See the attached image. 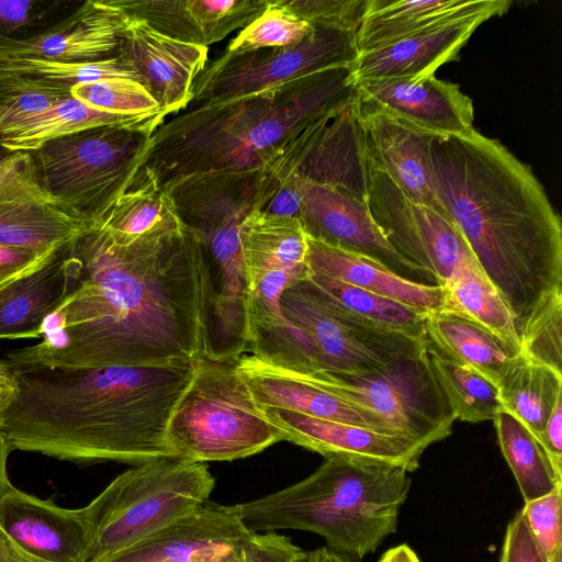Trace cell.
<instances>
[{"label":"cell","mask_w":562,"mask_h":562,"mask_svg":"<svg viewBox=\"0 0 562 562\" xmlns=\"http://www.w3.org/2000/svg\"><path fill=\"white\" fill-rule=\"evenodd\" d=\"M301 201L300 182L294 171H292L282 179L278 191L269 201L265 211L276 215L297 217Z\"/></svg>","instance_id":"50"},{"label":"cell","mask_w":562,"mask_h":562,"mask_svg":"<svg viewBox=\"0 0 562 562\" xmlns=\"http://www.w3.org/2000/svg\"><path fill=\"white\" fill-rule=\"evenodd\" d=\"M284 318L313 347L318 370L369 373L425 350L428 338L386 333L341 314L303 283L285 290L280 300Z\"/></svg>","instance_id":"11"},{"label":"cell","mask_w":562,"mask_h":562,"mask_svg":"<svg viewBox=\"0 0 562 562\" xmlns=\"http://www.w3.org/2000/svg\"><path fill=\"white\" fill-rule=\"evenodd\" d=\"M18 392L14 371L0 360V427Z\"/></svg>","instance_id":"51"},{"label":"cell","mask_w":562,"mask_h":562,"mask_svg":"<svg viewBox=\"0 0 562 562\" xmlns=\"http://www.w3.org/2000/svg\"><path fill=\"white\" fill-rule=\"evenodd\" d=\"M260 411L282 434L283 440L325 458H346L398 467L411 473L418 469L423 452L427 448L406 436L384 434L284 409Z\"/></svg>","instance_id":"16"},{"label":"cell","mask_w":562,"mask_h":562,"mask_svg":"<svg viewBox=\"0 0 562 562\" xmlns=\"http://www.w3.org/2000/svg\"><path fill=\"white\" fill-rule=\"evenodd\" d=\"M379 562H422L407 544H400L385 551Z\"/></svg>","instance_id":"54"},{"label":"cell","mask_w":562,"mask_h":562,"mask_svg":"<svg viewBox=\"0 0 562 562\" xmlns=\"http://www.w3.org/2000/svg\"><path fill=\"white\" fill-rule=\"evenodd\" d=\"M181 224L169 194L138 173L136 184L97 226L116 244L130 245L144 236L175 231Z\"/></svg>","instance_id":"35"},{"label":"cell","mask_w":562,"mask_h":562,"mask_svg":"<svg viewBox=\"0 0 562 562\" xmlns=\"http://www.w3.org/2000/svg\"><path fill=\"white\" fill-rule=\"evenodd\" d=\"M88 228L44 190L30 151L0 158V245L50 254Z\"/></svg>","instance_id":"13"},{"label":"cell","mask_w":562,"mask_h":562,"mask_svg":"<svg viewBox=\"0 0 562 562\" xmlns=\"http://www.w3.org/2000/svg\"><path fill=\"white\" fill-rule=\"evenodd\" d=\"M11 450L7 445L3 437L0 435V497L12 486L8 470L7 462Z\"/></svg>","instance_id":"55"},{"label":"cell","mask_w":562,"mask_h":562,"mask_svg":"<svg viewBox=\"0 0 562 562\" xmlns=\"http://www.w3.org/2000/svg\"><path fill=\"white\" fill-rule=\"evenodd\" d=\"M372 159L356 97L313 126L294 171L367 202Z\"/></svg>","instance_id":"17"},{"label":"cell","mask_w":562,"mask_h":562,"mask_svg":"<svg viewBox=\"0 0 562 562\" xmlns=\"http://www.w3.org/2000/svg\"><path fill=\"white\" fill-rule=\"evenodd\" d=\"M0 75L21 76L69 88L114 78L130 79L142 85L138 72L120 56L87 63L4 59L0 60Z\"/></svg>","instance_id":"38"},{"label":"cell","mask_w":562,"mask_h":562,"mask_svg":"<svg viewBox=\"0 0 562 562\" xmlns=\"http://www.w3.org/2000/svg\"><path fill=\"white\" fill-rule=\"evenodd\" d=\"M281 4L314 29L357 32L368 0H280Z\"/></svg>","instance_id":"45"},{"label":"cell","mask_w":562,"mask_h":562,"mask_svg":"<svg viewBox=\"0 0 562 562\" xmlns=\"http://www.w3.org/2000/svg\"><path fill=\"white\" fill-rule=\"evenodd\" d=\"M165 120L162 112L115 114L94 109L71 97L1 132L0 144L9 153L32 151L48 140L85 130L103 126L158 127Z\"/></svg>","instance_id":"30"},{"label":"cell","mask_w":562,"mask_h":562,"mask_svg":"<svg viewBox=\"0 0 562 562\" xmlns=\"http://www.w3.org/2000/svg\"><path fill=\"white\" fill-rule=\"evenodd\" d=\"M510 4L507 0H368L357 47L359 53L369 52L462 16L503 15Z\"/></svg>","instance_id":"27"},{"label":"cell","mask_w":562,"mask_h":562,"mask_svg":"<svg viewBox=\"0 0 562 562\" xmlns=\"http://www.w3.org/2000/svg\"><path fill=\"white\" fill-rule=\"evenodd\" d=\"M497 389L503 412L516 418L540 441L552 408L562 396V373L519 351Z\"/></svg>","instance_id":"34"},{"label":"cell","mask_w":562,"mask_h":562,"mask_svg":"<svg viewBox=\"0 0 562 562\" xmlns=\"http://www.w3.org/2000/svg\"><path fill=\"white\" fill-rule=\"evenodd\" d=\"M215 479L202 462L149 461L119 474L82 507L87 562H106L206 501Z\"/></svg>","instance_id":"6"},{"label":"cell","mask_w":562,"mask_h":562,"mask_svg":"<svg viewBox=\"0 0 562 562\" xmlns=\"http://www.w3.org/2000/svg\"><path fill=\"white\" fill-rule=\"evenodd\" d=\"M355 97L351 67H336L191 104L154 131L139 173L167 191L205 175L271 170L312 124Z\"/></svg>","instance_id":"4"},{"label":"cell","mask_w":562,"mask_h":562,"mask_svg":"<svg viewBox=\"0 0 562 562\" xmlns=\"http://www.w3.org/2000/svg\"><path fill=\"white\" fill-rule=\"evenodd\" d=\"M493 18L482 13L439 23L390 45L359 53L351 66L352 81L426 78L459 58L476 27Z\"/></svg>","instance_id":"25"},{"label":"cell","mask_w":562,"mask_h":562,"mask_svg":"<svg viewBox=\"0 0 562 562\" xmlns=\"http://www.w3.org/2000/svg\"><path fill=\"white\" fill-rule=\"evenodd\" d=\"M156 128L95 127L48 140L30 153L44 190L90 228L136 184Z\"/></svg>","instance_id":"7"},{"label":"cell","mask_w":562,"mask_h":562,"mask_svg":"<svg viewBox=\"0 0 562 562\" xmlns=\"http://www.w3.org/2000/svg\"><path fill=\"white\" fill-rule=\"evenodd\" d=\"M130 18L109 0H87L68 18L27 40L0 37V60L87 63L119 56Z\"/></svg>","instance_id":"20"},{"label":"cell","mask_w":562,"mask_h":562,"mask_svg":"<svg viewBox=\"0 0 562 562\" xmlns=\"http://www.w3.org/2000/svg\"><path fill=\"white\" fill-rule=\"evenodd\" d=\"M367 204L390 244L436 284L445 285L463 267L476 262L451 221L411 201L373 161Z\"/></svg>","instance_id":"12"},{"label":"cell","mask_w":562,"mask_h":562,"mask_svg":"<svg viewBox=\"0 0 562 562\" xmlns=\"http://www.w3.org/2000/svg\"><path fill=\"white\" fill-rule=\"evenodd\" d=\"M71 98V88L0 75V133Z\"/></svg>","instance_id":"40"},{"label":"cell","mask_w":562,"mask_h":562,"mask_svg":"<svg viewBox=\"0 0 562 562\" xmlns=\"http://www.w3.org/2000/svg\"><path fill=\"white\" fill-rule=\"evenodd\" d=\"M501 451L512 470L525 503L562 488V480L537 438L512 415L501 412L493 419Z\"/></svg>","instance_id":"36"},{"label":"cell","mask_w":562,"mask_h":562,"mask_svg":"<svg viewBox=\"0 0 562 562\" xmlns=\"http://www.w3.org/2000/svg\"><path fill=\"white\" fill-rule=\"evenodd\" d=\"M297 370L321 387L426 447L452 432L456 416L429 364L426 348L369 373Z\"/></svg>","instance_id":"9"},{"label":"cell","mask_w":562,"mask_h":562,"mask_svg":"<svg viewBox=\"0 0 562 562\" xmlns=\"http://www.w3.org/2000/svg\"><path fill=\"white\" fill-rule=\"evenodd\" d=\"M0 529L38 562H87L89 536L81 508L59 507L12 485L0 497Z\"/></svg>","instance_id":"21"},{"label":"cell","mask_w":562,"mask_h":562,"mask_svg":"<svg viewBox=\"0 0 562 562\" xmlns=\"http://www.w3.org/2000/svg\"><path fill=\"white\" fill-rule=\"evenodd\" d=\"M358 104L372 161L411 201L448 218L438 198L431 159V144L437 135L359 100Z\"/></svg>","instance_id":"23"},{"label":"cell","mask_w":562,"mask_h":562,"mask_svg":"<svg viewBox=\"0 0 562 562\" xmlns=\"http://www.w3.org/2000/svg\"><path fill=\"white\" fill-rule=\"evenodd\" d=\"M294 173L302 192L297 218L308 238L373 258L403 277L406 273L425 274L390 244L367 202Z\"/></svg>","instance_id":"15"},{"label":"cell","mask_w":562,"mask_h":562,"mask_svg":"<svg viewBox=\"0 0 562 562\" xmlns=\"http://www.w3.org/2000/svg\"><path fill=\"white\" fill-rule=\"evenodd\" d=\"M498 562H542L521 510L507 525Z\"/></svg>","instance_id":"47"},{"label":"cell","mask_w":562,"mask_h":562,"mask_svg":"<svg viewBox=\"0 0 562 562\" xmlns=\"http://www.w3.org/2000/svg\"><path fill=\"white\" fill-rule=\"evenodd\" d=\"M561 492L525 503L521 509L542 562H562Z\"/></svg>","instance_id":"44"},{"label":"cell","mask_w":562,"mask_h":562,"mask_svg":"<svg viewBox=\"0 0 562 562\" xmlns=\"http://www.w3.org/2000/svg\"><path fill=\"white\" fill-rule=\"evenodd\" d=\"M72 243L0 286V339H41L46 319L72 289Z\"/></svg>","instance_id":"26"},{"label":"cell","mask_w":562,"mask_h":562,"mask_svg":"<svg viewBox=\"0 0 562 562\" xmlns=\"http://www.w3.org/2000/svg\"><path fill=\"white\" fill-rule=\"evenodd\" d=\"M425 334L441 352L474 369L495 385L516 356L485 329L445 311L427 314Z\"/></svg>","instance_id":"32"},{"label":"cell","mask_w":562,"mask_h":562,"mask_svg":"<svg viewBox=\"0 0 562 562\" xmlns=\"http://www.w3.org/2000/svg\"><path fill=\"white\" fill-rule=\"evenodd\" d=\"M441 311L471 321L502 341L514 355L520 351V338L506 302L476 262H472L442 285Z\"/></svg>","instance_id":"33"},{"label":"cell","mask_w":562,"mask_h":562,"mask_svg":"<svg viewBox=\"0 0 562 562\" xmlns=\"http://www.w3.org/2000/svg\"><path fill=\"white\" fill-rule=\"evenodd\" d=\"M539 442L554 473L562 480V396L555 402Z\"/></svg>","instance_id":"49"},{"label":"cell","mask_w":562,"mask_h":562,"mask_svg":"<svg viewBox=\"0 0 562 562\" xmlns=\"http://www.w3.org/2000/svg\"><path fill=\"white\" fill-rule=\"evenodd\" d=\"M81 3L70 0H0V37H34L68 18Z\"/></svg>","instance_id":"41"},{"label":"cell","mask_w":562,"mask_h":562,"mask_svg":"<svg viewBox=\"0 0 562 562\" xmlns=\"http://www.w3.org/2000/svg\"><path fill=\"white\" fill-rule=\"evenodd\" d=\"M409 488L405 469L325 458L307 477L238 505L243 522L252 532H313L330 550L361 560L396 531Z\"/></svg>","instance_id":"5"},{"label":"cell","mask_w":562,"mask_h":562,"mask_svg":"<svg viewBox=\"0 0 562 562\" xmlns=\"http://www.w3.org/2000/svg\"><path fill=\"white\" fill-rule=\"evenodd\" d=\"M72 289L11 369L148 367L206 355L210 285L200 235L184 225L116 244L93 226L71 245Z\"/></svg>","instance_id":"1"},{"label":"cell","mask_w":562,"mask_h":562,"mask_svg":"<svg viewBox=\"0 0 562 562\" xmlns=\"http://www.w3.org/2000/svg\"><path fill=\"white\" fill-rule=\"evenodd\" d=\"M307 551L276 531L251 532L241 551V562H304Z\"/></svg>","instance_id":"46"},{"label":"cell","mask_w":562,"mask_h":562,"mask_svg":"<svg viewBox=\"0 0 562 562\" xmlns=\"http://www.w3.org/2000/svg\"><path fill=\"white\" fill-rule=\"evenodd\" d=\"M312 272L385 296L425 313L441 311L443 288L403 277L382 262L307 237Z\"/></svg>","instance_id":"28"},{"label":"cell","mask_w":562,"mask_h":562,"mask_svg":"<svg viewBox=\"0 0 562 562\" xmlns=\"http://www.w3.org/2000/svg\"><path fill=\"white\" fill-rule=\"evenodd\" d=\"M251 532L238 504L206 501L106 562H241Z\"/></svg>","instance_id":"14"},{"label":"cell","mask_w":562,"mask_h":562,"mask_svg":"<svg viewBox=\"0 0 562 562\" xmlns=\"http://www.w3.org/2000/svg\"><path fill=\"white\" fill-rule=\"evenodd\" d=\"M313 31L314 27L282 5L280 0H268L263 12L229 42L225 52L247 53L290 47L301 43Z\"/></svg>","instance_id":"39"},{"label":"cell","mask_w":562,"mask_h":562,"mask_svg":"<svg viewBox=\"0 0 562 562\" xmlns=\"http://www.w3.org/2000/svg\"><path fill=\"white\" fill-rule=\"evenodd\" d=\"M170 38L207 47L246 27L268 0H109Z\"/></svg>","instance_id":"24"},{"label":"cell","mask_w":562,"mask_h":562,"mask_svg":"<svg viewBox=\"0 0 562 562\" xmlns=\"http://www.w3.org/2000/svg\"><path fill=\"white\" fill-rule=\"evenodd\" d=\"M237 370L259 408L284 409L404 436L379 417L321 387L301 370L252 353L237 359Z\"/></svg>","instance_id":"22"},{"label":"cell","mask_w":562,"mask_h":562,"mask_svg":"<svg viewBox=\"0 0 562 562\" xmlns=\"http://www.w3.org/2000/svg\"><path fill=\"white\" fill-rule=\"evenodd\" d=\"M168 440L178 458L204 463L247 458L283 437L262 415L237 359L204 355L170 419Z\"/></svg>","instance_id":"8"},{"label":"cell","mask_w":562,"mask_h":562,"mask_svg":"<svg viewBox=\"0 0 562 562\" xmlns=\"http://www.w3.org/2000/svg\"><path fill=\"white\" fill-rule=\"evenodd\" d=\"M71 97L101 111L123 115L161 112L156 100L137 81L104 79L71 88Z\"/></svg>","instance_id":"43"},{"label":"cell","mask_w":562,"mask_h":562,"mask_svg":"<svg viewBox=\"0 0 562 562\" xmlns=\"http://www.w3.org/2000/svg\"><path fill=\"white\" fill-rule=\"evenodd\" d=\"M303 284L338 312L366 326L426 337L428 313L315 272Z\"/></svg>","instance_id":"31"},{"label":"cell","mask_w":562,"mask_h":562,"mask_svg":"<svg viewBox=\"0 0 562 562\" xmlns=\"http://www.w3.org/2000/svg\"><path fill=\"white\" fill-rule=\"evenodd\" d=\"M0 562H38L21 551L0 529Z\"/></svg>","instance_id":"52"},{"label":"cell","mask_w":562,"mask_h":562,"mask_svg":"<svg viewBox=\"0 0 562 562\" xmlns=\"http://www.w3.org/2000/svg\"><path fill=\"white\" fill-rule=\"evenodd\" d=\"M431 159L440 203L520 333L562 291V224L529 166L475 128L437 135Z\"/></svg>","instance_id":"3"},{"label":"cell","mask_w":562,"mask_h":562,"mask_svg":"<svg viewBox=\"0 0 562 562\" xmlns=\"http://www.w3.org/2000/svg\"><path fill=\"white\" fill-rule=\"evenodd\" d=\"M9 151H7L0 144V158L4 157L5 155H8Z\"/></svg>","instance_id":"56"},{"label":"cell","mask_w":562,"mask_h":562,"mask_svg":"<svg viewBox=\"0 0 562 562\" xmlns=\"http://www.w3.org/2000/svg\"><path fill=\"white\" fill-rule=\"evenodd\" d=\"M304 562H361V560L335 552L325 546L307 551Z\"/></svg>","instance_id":"53"},{"label":"cell","mask_w":562,"mask_h":562,"mask_svg":"<svg viewBox=\"0 0 562 562\" xmlns=\"http://www.w3.org/2000/svg\"><path fill=\"white\" fill-rule=\"evenodd\" d=\"M54 252L41 254L0 245V286L35 268Z\"/></svg>","instance_id":"48"},{"label":"cell","mask_w":562,"mask_h":562,"mask_svg":"<svg viewBox=\"0 0 562 562\" xmlns=\"http://www.w3.org/2000/svg\"><path fill=\"white\" fill-rule=\"evenodd\" d=\"M359 102L435 135H463L472 131V100L459 85L438 79L393 78L353 82Z\"/></svg>","instance_id":"18"},{"label":"cell","mask_w":562,"mask_h":562,"mask_svg":"<svg viewBox=\"0 0 562 562\" xmlns=\"http://www.w3.org/2000/svg\"><path fill=\"white\" fill-rule=\"evenodd\" d=\"M426 353L456 419L481 423L493 420L503 412L497 385L474 369L445 355L429 340Z\"/></svg>","instance_id":"37"},{"label":"cell","mask_w":562,"mask_h":562,"mask_svg":"<svg viewBox=\"0 0 562 562\" xmlns=\"http://www.w3.org/2000/svg\"><path fill=\"white\" fill-rule=\"evenodd\" d=\"M358 55L357 32L330 29H314L310 36L290 47L224 52L195 77L190 105L257 92L336 67H351Z\"/></svg>","instance_id":"10"},{"label":"cell","mask_w":562,"mask_h":562,"mask_svg":"<svg viewBox=\"0 0 562 562\" xmlns=\"http://www.w3.org/2000/svg\"><path fill=\"white\" fill-rule=\"evenodd\" d=\"M207 50L165 36L144 21L130 19L119 56L138 72L142 86L167 117L190 105L193 81L206 65Z\"/></svg>","instance_id":"19"},{"label":"cell","mask_w":562,"mask_h":562,"mask_svg":"<svg viewBox=\"0 0 562 562\" xmlns=\"http://www.w3.org/2000/svg\"><path fill=\"white\" fill-rule=\"evenodd\" d=\"M562 291L548 296L520 333V351L562 373Z\"/></svg>","instance_id":"42"},{"label":"cell","mask_w":562,"mask_h":562,"mask_svg":"<svg viewBox=\"0 0 562 562\" xmlns=\"http://www.w3.org/2000/svg\"><path fill=\"white\" fill-rule=\"evenodd\" d=\"M246 289L258 280L281 273L311 274L307 236L297 217L256 210L240 228Z\"/></svg>","instance_id":"29"},{"label":"cell","mask_w":562,"mask_h":562,"mask_svg":"<svg viewBox=\"0 0 562 562\" xmlns=\"http://www.w3.org/2000/svg\"><path fill=\"white\" fill-rule=\"evenodd\" d=\"M198 360L148 367L13 370L16 395L0 427L10 450L77 464L178 458L168 427Z\"/></svg>","instance_id":"2"}]
</instances>
